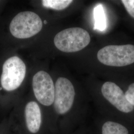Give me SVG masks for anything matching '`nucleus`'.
<instances>
[{
    "label": "nucleus",
    "mask_w": 134,
    "mask_h": 134,
    "mask_svg": "<svg viewBox=\"0 0 134 134\" xmlns=\"http://www.w3.org/2000/svg\"><path fill=\"white\" fill-rule=\"evenodd\" d=\"M91 41L89 33L80 27L64 29L58 33L54 39L55 46L66 53L79 51L86 47Z\"/></svg>",
    "instance_id": "1"
},
{
    "label": "nucleus",
    "mask_w": 134,
    "mask_h": 134,
    "mask_svg": "<svg viewBox=\"0 0 134 134\" xmlns=\"http://www.w3.org/2000/svg\"><path fill=\"white\" fill-rule=\"evenodd\" d=\"M42 28V21L38 15L31 11L16 14L10 24L11 34L15 38H29L38 34Z\"/></svg>",
    "instance_id": "2"
},
{
    "label": "nucleus",
    "mask_w": 134,
    "mask_h": 134,
    "mask_svg": "<svg viewBox=\"0 0 134 134\" xmlns=\"http://www.w3.org/2000/svg\"><path fill=\"white\" fill-rule=\"evenodd\" d=\"M97 59L103 64L113 67H123L134 63V45H108L101 49Z\"/></svg>",
    "instance_id": "3"
},
{
    "label": "nucleus",
    "mask_w": 134,
    "mask_h": 134,
    "mask_svg": "<svg viewBox=\"0 0 134 134\" xmlns=\"http://www.w3.org/2000/svg\"><path fill=\"white\" fill-rule=\"evenodd\" d=\"M26 66L20 58L14 56L8 59L3 66L1 77L2 87L7 91L18 88L24 80Z\"/></svg>",
    "instance_id": "4"
},
{
    "label": "nucleus",
    "mask_w": 134,
    "mask_h": 134,
    "mask_svg": "<svg viewBox=\"0 0 134 134\" xmlns=\"http://www.w3.org/2000/svg\"><path fill=\"white\" fill-rule=\"evenodd\" d=\"M75 91L72 82L68 79L60 77L55 85L54 107L58 114L63 115L68 112L72 106Z\"/></svg>",
    "instance_id": "5"
},
{
    "label": "nucleus",
    "mask_w": 134,
    "mask_h": 134,
    "mask_svg": "<svg viewBox=\"0 0 134 134\" xmlns=\"http://www.w3.org/2000/svg\"><path fill=\"white\" fill-rule=\"evenodd\" d=\"M34 94L42 105L49 106L53 104L55 94V86L53 80L47 72H37L32 79Z\"/></svg>",
    "instance_id": "6"
},
{
    "label": "nucleus",
    "mask_w": 134,
    "mask_h": 134,
    "mask_svg": "<svg viewBox=\"0 0 134 134\" xmlns=\"http://www.w3.org/2000/svg\"><path fill=\"white\" fill-rule=\"evenodd\" d=\"M101 92L106 99L120 111L129 113L134 109V106L127 100L123 91L115 83L105 82L101 87Z\"/></svg>",
    "instance_id": "7"
},
{
    "label": "nucleus",
    "mask_w": 134,
    "mask_h": 134,
    "mask_svg": "<svg viewBox=\"0 0 134 134\" xmlns=\"http://www.w3.org/2000/svg\"><path fill=\"white\" fill-rule=\"evenodd\" d=\"M24 119L26 129L31 134L38 133L42 123V113L38 103L30 101L25 107Z\"/></svg>",
    "instance_id": "8"
},
{
    "label": "nucleus",
    "mask_w": 134,
    "mask_h": 134,
    "mask_svg": "<svg viewBox=\"0 0 134 134\" xmlns=\"http://www.w3.org/2000/svg\"><path fill=\"white\" fill-rule=\"evenodd\" d=\"M93 13L95 21L94 29L101 31H104L107 29V21L102 5L99 4L96 5Z\"/></svg>",
    "instance_id": "9"
},
{
    "label": "nucleus",
    "mask_w": 134,
    "mask_h": 134,
    "mask_svg": "<svg viewBox=\"0 0 134 134\" xmlns=\"http://www.w3.org/2000/svg\"><path fill=\"white\" fill-rule=\"evenodd\" d=\"M102 134H129V132L124 126L114 122L108 121L102 126Z\"/></svg>",
    "instance_id": "10"
},
{
    "label": "nucleus",
    "mask_w": 134,
    "mask_h": 134,
    "mask_svg": "<svg viewBox=\"0 0 134 134\" xmlns=\"http://www.w3.org/2000/svg\"><path fill=\"white\" fill-rule=\"evenodd\" d=\"M72 2V0H43L42 4L45 8L60 10L67 8Z\"/></svg>",
    "instance_id": "11"
},
{
    "label": "nucleus",
    "mask_w": 134,
    "mask_h": 134,
    "mask_svg": "<svg viewBox=\"0 0 134 134\" xmlns=\"http://www.w3.org/2000/svg\"><path fill=\"white\" fill-rule=\"evenodd\" d=\"M122 2L128 14L134 18V0H122Z\"/></svg>",
    "instance_id": "12"
},
{
    "label": "nucleus",
    "mask_w": 134,
    "mask_h": 134,
    "mask_svg": "<svg viewBox=\"0 0 134 134\" xmlns=\"http://www.w3.org/2000/svg\"><path fill=\"white\" fill-rule=\"evenodd\" d=\"M125 94L127 100L132 105L134 106V83L130 85Z\"/></svg>",
    "instance_id": "13"
}]
</instances>
